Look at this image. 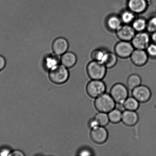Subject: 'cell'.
I'll return each mask as SVG.
<instances>
[{"label": "cell", "mask_w": 156, "mask_h": 156, "mask_svg": "<svg viewBox=\"0 0 156 156\" xmlns=\"http://www.w3.org/2000/svg\"><path fill=\"white\" fill-rule=\"evenodd\" d=\"M116 103L111 94L105 93L96 98L94 106L99 112L109 113L115 108Z\"/></svg>", "instance_id": "obj_1"}, {"label": "cell", "mask_w": 156, "mask_h": 156, "mask_svg": "<svg viewBox=\"0 0 156 156\" xmlns=\"http://www.w3.org/2000/svg\"><path fill=\"white\" fill-rule=\"evenodd\" d=\"M49 78L53 83L63 84L68 81L70 74L68 68L61 64L49 71Z\"/></svg>", "instance_id": "obj_2"}, {"label": "cell", "mask_w": 156, "mask_h": 156, "mask_svg": "<svg viewBox=\"0 0 156 156\" xmlns=\"http://www.w3.org/2000/svg\"><path fill=\"white\" fill-rule=\"evenodd\" d=\"M107 68L101 62L93 60L86 68L87 74L91 80H102L106 76Z\"/></svg>", "instance_id": "obj_3"}, {"label": "cell", "mask_w": 156, "mask_h": 156, "mask_svg": "<svg viewBox=\"0 0 156 156\" xmlns=\"http://www.w3.org/2000/svg\"><path fill=\"white\" fill-rule=\"evenodd\" d=\"M110 94L116 104L123 105L128 97L129 91L127 87L123 84L117 83L111 87Z\"/></svg>", "instance_id": "obj_4"}, {"label": "cell", "mask_w": 156, "mask_h": 156, "mask_svg": "<svg viewBox=\"0 0 156 156\" xmlns=\"http://www.w3.org/2000/svg\"><path fill=\"white\" fill-rule=\"evenodd\" d=\"M106 84L102 80H91L86 86L87 94L90 97L96 99L106 91Z\"/></svg>", "instance_id": "obj_5"}, {"label": "cell", "mask_w": 156, "mask_h": 156, "mask_svg": "<svg viewBox=\"0 0 156 156\" xmlns=\"http://www.w3.org/2000/svg\"><path fill=\"white\" fill-rule=\"evenodd\" d=\"M134 50L132 43L129 41H120L114 48V53L118 57L123 59L130 58Z\"/></svg>", "instance_id": "obj_6"}, {"label": "cell", "mask_w": 156, "mask_h": 156, "mask_svg": "<svg viewBox=\"0 0 156 156\" xmlns=\"http://www.w3.org/2000/svg\"><path fill=\"white\" fill-rule=\"evenodd\" d=\"M151 37L149 34L144 31L138 32L131 41L136 49L146 50L150 44Z\"/></svg>", "instance_id": "obj_7"}, {"label": "cell", "mask_w": 156, "mask_h": 156, "mask_svg": "<svg viewBox=\"0 0 156 156\" xmlns=\"http://www.w3.org/2000/svg\"><path fill=\"white\" fill-rule=\"evenodd\" d=\"M131 91L132 96L140 103H146L149 101L152 97L150 89L146 85H140Z\"/></svg>", "instance_id": "obj_8"}, {"label": "cell", "mask_w": 156, "mask_h": 156, "mask_svg": "<svg viewBox=\"0 0 156 156\" xmlns=\"http://www.w3.org/2000/svg\"><path fill=\"white\" fill-rule=\"evenodd\" d=\"M116 35L120 41L131 42L136 34L132 26L128 24H122L116 30Z\"/></svg>", "instance_id": "obj_9"}, {"label": "cell", "mask_w": 156, "mask_h": 156, "mask_svg": "<svg viewBox=\"0 0 156 156\" xmlns=\"http://www.w3.org/2000/svg\"><path fill=\"white\" fill-rule=\"evenodd\" d=\"M90 137L94 143L99 144H103L108 140V133L105 127L100 126L91 130Z\"/></svg>", "instance_id": "obj_10"}, {"label": "cell", "mask_w": 156, "mask_h": 156, "mask_svg": "<svg viewBox=\"0 0 156 156\" xmlns=\"http://www.w3.org/2000/svg\"><path fill=\"white\" fill-rule=\"evenodd\" d=\"M149 56L146 50L134 49L130 58L134 65L141 67L147 63Z\"/></svg>", "instance_id": "obj_11"}, {"label": "cell", "mask_w": 156, "mask_h": 156, "mask_svg": "<svg viewBox=\"0 0 156 156\" xmlns=\"http://www.w3.org/2000/svg\"><path fill=\"white\" fill-rule=\"evenodd\" d=\"M69 47L68 41L63 37L56 38L53 41L52 45L53 53L59 56L62 55L68 51Z\"/></svg>", "instance_id": "obj_12"}, {"label": "cell", "mask_w": 156, "mask_h": 156, "mask_svg": "<svg viewBox=\"0 0 156 156\" xmlns=\"http://www.w3.org/2000/svg\"><path fill=\"white\" fill-rule=\"evenodd\" d=\"M149 5L148 0H128V9L136 14L143 13L147 10Z\"/></svg>", "instance_id": "obj_13"}, {"label": "cell", "mask_w": 156, "mask_h": 156, "mask_svg": "<svg viewBox=\"0 0 156 156\" xmlns=\"http://www.w3.org/2000/svg\"><path fill=\"white\" fill-rule=\"evenodd\" d=\"M139 120L138 115L135 111L126 110L122 113V121L127 126H134L138 122Z\"/></svg>", "instance_id": "obj_14"}, {"label": "cell", "mask_w": 156, "mask_h": 156, "mask_svg": "<svg viewBox=\"0 0 156 156\" xmlns=\"http://www.w3.org/2000/svg\"><path fill=\"white\" fill-rule=\"evenodd\" d=\"M60 64L67 68H71L76 65L77 58L74 53L67 51L60 56Z\"/></svg>", "instance_id": "obj_15"}, {"label": "cell", "mask_w": 156, "mask_h": 156, "mask_svg": "<svg viewBox=\"0 0 156 156\" xmlns=\"http://www.w3.org/2000/svg\"><path fill=\"white\" fill-rule=\"evenodd\" d=\"M60 57L55 53H50L44 57L43 65L46 69L49 71L60 64Z\"/></svg>", "instance_id": "obj_16"}, {"label": "cell", "mask_w": 156, "mask_h": 156, "mask_svg": "<svg viewBox=\"0 0 156 156\" xmlns=\"http://www.w3.org/2000/svg\"><path fill=\"white\" fill-rule=\"evenodd\" d=\"M107 25L110 30L116 31L122 24L120 17L112 15L108 17L107 20Z\"/></svg>", "instance_id": "obj_17"}, {"label": "cell", "mask_w": 156, "mask_h": 156, "mask_svg": "<svg viewBox=\"0 0 156 156\" xmlns=\"http://www.w3.org/2000/svg\"><path fill=\"white\" fill-rule=\"evenodd\" d=\"M140 102L135 98L128 97L123 104V106L125 110L136 111L140 107Z\"/></svg>", "instance_id": "obj_18"}, {"label": "cell", "mask_w": 156, "mask_h": 156, "mask_svg": "<svg viewBox=\"0 0 156 156\" xmlns=\"http://www.w3.org/2000/svg\"><path fill=\"white\" fill-rule=\"evenodd\" d=\"M118 57L115 53L107 51L103 64L107 69L114 68L117 63Z\"/></svg>", "instance_id": "obj_19"}, {"label": "cell", "mask_w": 156, "mask_h": 156, "mask_svg": "<svg viewBox=\"0 0 156 156\" xmlns=\"http://www.w3.org/2000/svg\"><path fill=\"white\" fill-rule=\"evenodd\" d=\"M142 80L138 75L133 74L128 77L127 81V87L128 89L132 90L141 85Z\"/></svg>", "instance_id": "obj_20"}, {"label": "cell", "mask_w": 156, "mask_h": 156, "mask_svg": "<svg viewBox=\"0 0 156 156\" xmlns=\"http://www.w3.org/2000/svg\"><path fill=\"white\" fill-rule=\"evenodd\" d=\"M132 24L131 26L136 32H143L146 30L147 21L143 18H136Z\"/></svg>", "instance_id": "obj_21"}, {"label": "cell", "mask_w": 156, "mask_h": 156, "mask_svg": "<svg viewBox=\"0 0 156 156\" xmlns=\"http://www.w3.org/2000/svg\"><path fill=\"white\" fill-rule=\"evenodd\" d=\"M107 51L102 48H97L92 52L91 57L93 60L103 64Z\"/></svg>", "instance_id": "obj_22"}, {"label": "cell", "mask_w": 156, "mask_h": 156, "mask_svg": "<svg viewBox=\"0 0 156 156\" xmlns=\"http://www.w3.org/2000/svg\"><path fill=\"white\" fill-rule=\"evenodd\" d=\"M122 111L118 108H114L108 113L110 122L114 124H117L122 121Z\"/></svg>", "instance_id": "obj_23"}, {"label": "cell", "mask_w": 156, "mask_h": 156, "mask_svg": "<svg viewBox=\"0 0 156 156\" xmlns=\"http://www.w3.org/2000/svg\"><path fill=\"white\" fill-rule=\"evenodd\" d=\"M120 17L123 24H128L132 23L136 18V14L129 10L122 12Z\"/></svg>", "instance_id": "obj_24"}, {"label": "cell", "mask_w": 156, "mask_h": 156, "mask_svg": "<svg viewBox=\"0 0 156 156\" xmlns=\"http://www.w3.org/2000/svg\"><path fill=\"white\" fill-rule=\"evenodd\" d=\"M97 121L100 126L105 127L108 125L110 122L107 113L99 112L94 117Z\"/></svg>", "instance_id": "obj_25"}, {"label": "cell", "mask_w": 156, "mask_h": 156, "mask_svg": "<svg viewBox=\"0 0 156 156\" xmlns=\"http://www.w3.org/2000/svg\"><path fill=\"white\" fill-rule=\"evenodd\" d=\"M146 30L150 33L156 31V16L152 17L147 21Z\"/></svg>", "instance_id": "obj_26"}, {"label": "cell", "mask_w": 156, "mask_h": 156, "mask_svg": "<svg viewBox=\"0 0 156 156\" xmlns=\"http://www.w3.org/2000/svg\"><path fill=\"white\" fill-rule=\"evenodd\" d=\"M148 55L151 57H156V44H150L146 50Z\"/></svg>", "instance_id": "obj_27"}, {"label": "cell", "mask_w": 156, "mask_h": 156, "mask_svg": "<svg viewBox=\"0 0 156 156\" xmlns=\"http://www.w3.org/2000/svg\"><path fill=\"white\" fill-rule=\"evenodd\" d=\"M88 125L91 129H94L100 126L98 122L95 118L90 119L88 122Z\"/></svg>", "instance_id": "obj_28"}, {"label": "cell", "mask_w": 156, "mask_h": 156, "mask_svg": "<svg viewBox=\"0 0 156 156\" xmlns=\"http://www.w3.org/2000/svg\"><path fill=\"white\" fill-rule=\"evenodd\" d=\"M6 64L5 58L3 56L0 55V71L4 69L5 66Z\"/></svg>", "instance_id": "obj_29"}, {"label": "cell", "mask_w": 156, "mask_h": 156, "mask_svg": "<svg viewBox=\"0 0 156 156\" xmlns=\"http://www.w3.org/2000/svg\"><path fill=\"white\" fill-rule=\"evenodd\" d=\"M79 155L82 156H88L92 155V152L91 151L88 149H82L79 152Z\"/></svg>", "instance_id": "obj_30"}, {"label": "cell", "mask_w": 156, "mask_h": 156, "mask_svg": "<svg viewBox=\"0 0 156 156\" xmlns=\"http://www.w3.org/2000/svg\"><path fill=\"white\" fill-rule=\"evenodd\" d=\"M9 155L13 156H24V154H23V153L22 152H21V151L16 150L13 151V152H10V154H9Z\"/></svg>", "instance_id": "obj_31"}, {"label": "cell", "mask_w": 156, "mask_h": 156, "mask_svg": "<svg viewBox=\"0 0 156 156\" xmlns=\"http://www.w3.org/2000/svg\"><path fill=\"white\" fill-rule=\"evenodd\" d=\"M151 39L153 42L154 43L156 44V31L152 33V36H151Z\"/></svg>", "instance_id": "obj_32"}]
</instances>
